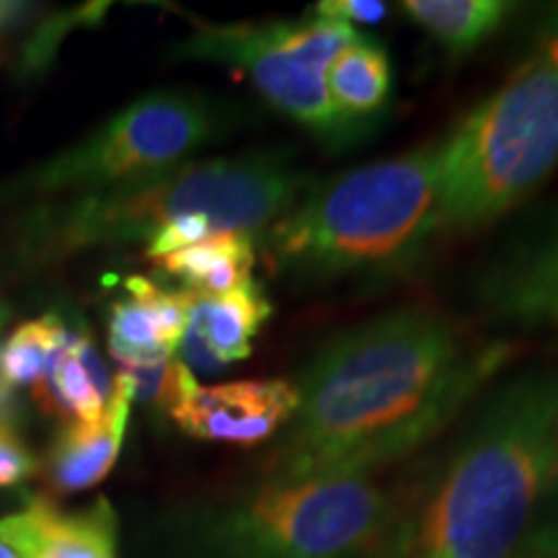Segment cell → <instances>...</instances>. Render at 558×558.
<instances>
[{
  "label": "cell",
  "instance_id": "52a82bcc",
  "mask_svg": "<svg viewBox=\"0 0 558 558\" xmlns=\"http://www.w3.org/2000/svg\"><path fill=\"white\" fill-rule=\"evenodd\" d=\"M222 114L205 96L153 90L117 111L21 186L41 197H73L163 177L218 137Z\"/></svg>",
  "mask_w": 558,
  "mask_h": 558
},
{
  "label": "cell",
  "instance_id": "5b68a950",
  "mask_svg": "<svg viewBox=\"0 0 558 558\" xmlns=\"http://www.w3.org/2000/svg\"><path fill=\"white\" fill-rule=\"evenodd\" d=\"M558 166V65L533 58L439 143L442 233L492 226Z\"/></svg>",
  "mask_w": 558,
  "mask_h": 558
},
{
  "label": "cell",
  "instance_id": "44dd1931",
  "mask_svg": "<svg viewBox=\"0 0 558 558\" xmlns=\"http://www.w3.org/2000/svg\"><path fill=\"white\" fill-rule=\"evenodd\" d=\"M390 13L388 3L380 0H320L311 9V16L339 21V24L352 26H375L380 21H386Z\"/></svg>",
  "mask_w": 558,
  "mask_h": 558
},
{
  "label": "cell",
  "instance_id": "277c9868",
  "mask_svg": "<svg viewBox=\"0 0 558 558\" xmlns=\"http://www.w3.org/2000/svg\"><path fill=\"white\" fill-rule=\"evenodd\" d=\"M439 235V143H432L313 184L262 243L279 271L326 282L399 275Z\"/></svg>",
  "mask_w": 558,
  "mask_h": 558
},
{
  "label": "cell",
  "instance_id": "6da1fadb",
  "mask_svg": "<svg viewBox=\"0 0 558 558\" xmlns=\"http://www.w3.org/2000/svg\"><path fill=\"white\" fill-rule=\"evenodd\" d=\"M509 354L505 344L469 347L429 308L337 333L295 383L298 411L279 432L267 478H369L429 442Z\"/></svg>",
  "mask_w": 558,
  "mask_h": 558
},
{
  "label": "cell",
  "instance_id": "4316f807",
  "mask_svg": "<svg viewBox=\"0 0 558 558\" xmlns=\"http://www.w3.org/2000/svg\"><path fill=\"white\" fill-rule=\"evenodd\" d=\"M3 324H5V313L0 311V329H3Z\"/></svg>",
  "mask_w": 558,
  "mask_h": 558
},
{
  "label": "cell",
  "instance_id": "7c38bea8",
  "mask_svg": "<svg viewBox=\"0 0 558 558\" xmlns=\"http://www.w3.org/2000/svg\"><path fill=\"white\" fill-rule=\"evenodd\" d=\"M132 403L130 380L117 373L114 393L99 422H70L60 432L50 452V476L60 492H86L109 476L122 452Z\"/></svg>",
  "mask_w": 558,
  "mask_h": 558
},
{
  "label": "cell",
  "instance_id": "e0dca14e",
  "mask_svg": "<svg viewBox=\"0 0 558 558\" xmlns=\"http://www.w3.org/2000/svg\"><path fill=\"white\" fill-rule=\"evenodd\" d=\"M401 11L448 50L465 58L497 34L518 11L507 0H407Z\"/></svg>",
  "mask_w": 558,
  "mask_h": 558
},
{
  "label": "cell",
  "instance_id": "3957f363",
  "mask_svg": "<svg viewBox=\"0 0 558 558\" xmlns=\"http://www.w3.org/2000/svg\"><path fill=\"white\" fill-rule=\"evenodd\" d=\"M311 186L284 150L190 160L137 184L45 202L21 220L19 254L47 264L90 248L148 243L186 218H207L226 233H248L262 243L271 222Z\"/></svg>",
  "mask_w": 558,
  "mask_h": 558
},
{
  "label": "cell",
  "instance_id": "4fadbf2b",
  "mask_svg": "<svg viewBox=\"0 0 558 558\" xmlns=\"http://www.w3.org/2000/svg\"><path fill=\"white\" fill-rule=\"evenodd\" d=\"M271 300L256 279L226 295H194L190 329L205 341L209 352L222 365L246 360L267 320L271 318Z\"/></svg>",
  "mask_w": 558,
  "mask_h": 558
},
{
  "label": "cell",
  "instance_id": "9c48e42d",
  "mask_svg": "<svg viewBox=\"0 0 558 558\" xmlns=\"http://www.w3.org/2000/svg\"><path fill=\"white\" fill-rule=\"evenodd\" d=\"M298 411V388L284 378L202 386L190 367L181 375L169 416L190 437L251 448L279 437Z\"/></svg>",
  "mask_w": 558,
  "mask_h": 558
},
{
  "label": "cell",
  "instance_id": "9a60e30c",
  "mask_svg": "<svg viewBox=\"0 0 558 558\" xmlns=\"http://www.w3.org/2000/svg\"><path fill=\"white\" fill-rule=\"evenodd\" d=\"M326 90L344 120L360 124L383 111L393 90V68L378 41L360 37L347 45L326 70Z\"/></svg>",
  "mask_w": 558,
  "mask_h": 558
},
{
  "label": "cell",
  "instance_id": "8fae6325",
  "mask_svg": "<svg viewBox=\"0 0 558 558\" xmlns=\"http://www.w3.org/2000/svg\"><path fill=\"white\" fill-rule=\"evenodd\" d=\"M128 298L109 313V352L120 367L173 357L190 329L192 292L166 290L153 279H124Z\"/></svg>",
  "mask_w": 558,
  "mask_h": 558
},
{
  "label": "cell",
  "instance_id": "8992f818",
  "mask_svg": "<svg viewBox=\"0 0 558 558\" xmlns=\"http://www.w3.org/2000/svg\"><path fill=\"white\" fill-rule=\"evenodd\" d=\"M390 512L373 478H267L209 525L220 558H367Z\"/></svg>",
  "mask_w": 558,
  "mask_h": 558
},
{
  "label": "cell",
  "instance_id": "ffe728a7",
  "mask_svg": "<svg viewBox=\"0 0 558 558\" xmlns=\"http://www.w3.org/2000/svg\"><path fill=\"white\" fill-rule=\"evenodd\" d=\"M52 505L37 499L24 512L0 518V558H37Z\"/></svg>",
  "mask_w": 558,
  "mask_h": 558
},
{
  "label": "cell",
  "instance_id": "ac0fdd59",
  "mask_svg": "<svg viewBox=\"0 0 558 558\" xmlns=\"http://www.w3.org/2000/svg\"><path fill=\"white\" fill-rule=\"evenodd\" d=\"M117 530L109 499H96L75 514L52 507L37 558H117Z\"/></svg>",
  "mask_w": 558,
  "mask_h": 558
},
{
  "label": "cell",
  "instance_id": "7a4b0ae2",
  "mask_svg": "<svg viewBox=\"0 0 558 558\" xmlns=\"http://www.w3.org/2000/svg\"><path fill=\"white\" fill-rule=\"evenodd\" d=\"M558 486V367L494 390L375 558H512Z\"/></svg>",
  "mask_w": 558,
  "mask_h": 558
},
{
  "label": "cell",
  "instance_id": "d6986e66",
  "mask_svg": "<svg viewBox=\"0 0 558 558\" xmlns=\"http://www.w3.org/2000/svg\"><path fill=\"white\" fill-rule=\"evenodd\" d=\"M68 333L70 329L58 316L21 324L0 349V373H3L5 383L11 388L45 386L54 354L65 344Z\"/></svg>",
  "mask_w": 558,
  "mask_h": 558
},
{
  "label": "cell",
  "instance_id": "603a6c76",
  "mask_svg": "<svg viewBox=\"0 0 558 558\" xmlns=\"http://www.w3.org/2000/svg\"><path fill=\"white\" fill-rule=\"evenodd\" d=\"M535 58L558 65V3L550 5L538 26V54Z\"/></svg>",
  "mask_w": 558,
  "mask_h": 558
},
{
  "label": "cell",
  "instance_id": "ba28073f",
  "mask_svg": "<svg viewBox=\"0 0 558 558\" xmlns=\"http://www.w3.org/2000/svg\"><path fill=\"white\" fill-rule=\"evenodd\" d=\"M173 58L218 62L246 75L251 86L279 114L331 145H344L360 135L333 109L326 90V73L311 68L284 45L279 21L246 24H194V32L173 47Z\"/></svg>",
  "mask_w": 558,
  "mask_h": 558
},
{
  "label": "cell",
  "instance_id": "2e32d148",
  "mask_svg": "<svg viewBox=\"0 0 558 558\" xmlns=\"http://www.w3.org/2000/svg\"><path fill=\"white\" fill-rule=\"evenodd\" d=\"M45 386L73 422H99L114 393V375L104 365L90 337L70 331L54 354Z\"/></svg>",
  "mask_w": 558,
  "mask_h": 558
},
{
  "label": "cell",
  "instance_id": "5bb4252c",
  "mask_svg": "<svg viewBox=\"0 0 558 558\" xmlns=\"http://www.w3.org/2000/svg\"><path fill=\"white\" fill-rule=\"evenodd\" d=\"M256 246L259 239L248 233H215L156 264L194 295H226L254 279Z\"/></svg>",
  "mask_w": 558,
  "mask_h": 558
},
{
  "label": "cell",
  "instance_id": "d4e9b609",
  "mask_svg": "<svg viewBox=\"0 0 558 558\" xmlns=\"http://www.w3.org/2000/svg\"><path fill=\"white\" fill-rule=\"evenodd\" d=\"M512 558H546V556H541V554H535L533 548H527V546H520L518 550H514V556Z\"/></svg>",
  "mask_w": 558,
  "mask_h": 558
},
{
  "label": "cell",
  "instance_id": "484cf974",
  "mask_svg": "<svg viewBox=\"0 0 558 558\" xmlns=\"http://www.w3.org/2000/svg\"><path fill=\"white\" fill-rule=\"evenodd\" d=\"M11 16V11H9V5H0V26L5 24V19Z\"/></svg>",
  "mask_w": 558,
  "mask_h": 558
},
{
  "label": "cell",
  "instance_id": "30bf717a",
  "mask_svg": "<svg viewBox=\"0 0 558 558\" xmlns=\"http://www.w3.org/2000/svg\"><path fill=\"white\" fill-rule=\"evenodd\" d=\"M481 308L520 329H558V215L478 279Z\"/></svg>",
  "mask_w": 558,
  "mask_h": 558
},
{
  "label": "cell",
  "instance_id": "7402d4cb",
  "mask_svg": "<svg viewBox=\"0 0 558 558\" xmlns=\"http://www.w3.org/2000/svg\"><path fill=\"white\" fill-rule=\"evenodd\" d=\"M37 471V460L26 445L13 435L11 427L0 424V488L16 486Z\"/></svg>",
  "mask_w": 558,
  "mask_h": 558
},
{
  "label": "cell",
  "instance_id": "cb8c5ba5",
  "mask_svg": "<svg viewBox=\"0 0 558 558\" xmlns=\"http://www.w3.org/2000/svg\"><path fill=\"white\" fill-rule=\"evenodd\" d=\"M522 546L533 548L535 554L546 558H558V525H538L530 527Z\"/></svg>",
  "mask_w": 558,
  "mask_h": 558
}]
</instances>
